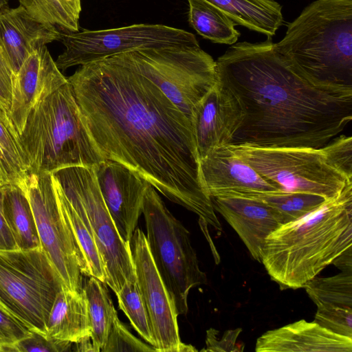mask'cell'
<instances>
[{
  "label": "cell",
  "mask_w": 352,
  "mask_h": 352,
  "mask_svg": "<svg viewBox=\"0 0 352 352\" xmlns=\"http://www.w3.org/2000/svg\"><path fill=\"white\" fill-rule=\"evenodd\" d=\"M67 80L104 160L125 165L221 232L201 178L192 124L154 83L118 55L81 65Z\"/></svg>",
  "instance_id": "1"
},
{
  "label": "cell",
  "mask_w": 352,
  "mask_h": 352,
  "mask_svg": "<svg viewBox=\"0 0 352 352\" xmlns=\"http://www.w3.org/2000/svg\"><path fill=\"white\" fill-rule=\"evenodd\" d=\"M216 63L218 83L241 115L230 144L320 148L352 120V88L311 82L278 52L271 37L232 44Z\"/></svg>",
  "instance_id": "2"
},
{
  "label": "cell",
  "mask_w": 352,
  "mask_h": 352,
  "mask_svg": "<svg viewBox=\"0 0 352 352\" xmlns=\"http://www.w3.org/2000/svg\"><path fill=\"white\" fill-rule=\"evenodd\" d=\"M352 246V182L336 198L265 239L262 263L281 289H298Z\"/></svg>",
  "instance_id": "3"
},
{
  "label": "cell",
  "mask_w": 352,
  "mask_h": 352,
  "mask_svg": "<svg viewBox=\"0 0 352 352\" xmlns=\"http://www.w3.org/2000/svg\"><path fill=\"white\" fill-rule=\"evenodd\" d=\"M274 46L311 82L352 88V0L314 1Z\"/></svg>",
  "instance_id": "4"
},
{
  "label": "cell",
  "mask_w": 352,
  "mask_h": 352,
  "mask_svg": "<svg viewBox=\"0 0 352 352\" xmlns=\"http://www.w3.org/2000/svg\"><path fill=\"white\" fill-rule=\"evenodd\" d=\"M18 137L28 173L94 167L104 160L82 120L69 81L34 107Z\"/></svg>",
  "instance_id": "5"
},
{
  "label": "cell",
  "mask_w": 352,
  "mask_h": 352,
  "mask_svg": "<svg viewBox=\"0 0 352 352\" xmlns=\"http://www.w3.org/2000/svg\"><path fill=\"white\" fill-rule=\"evenodd\" d=\"M142 213L148 249L157 270L177 314L186 315L190 289L207 283L190 232L169 211L151 184L145 192Z\"/></svg>",
  "instance_id": "6"
},
{
  "label": "cell",
  "mask_w": 352,
  "mask_h": 352,
  "mask_svg": "<svg viewBox=\"0 0 352 352\" xmlns=\"http://www.w3.org/2000/svg\"><path fill=\"white\" fill-rule=\"evenodd\" d=\"M154 83L191 121L217 83V63L199 45L148 48L118 55Z\"/></svg>",
  "instance_id": "7"
},
{
  "label": "cell",
  "mask_w": 352,
  "mask_h": 352,
  "mask_svg": "<svg viewBox=\"0 0 352 352\" xmlns=\"http://www.w3.org/2000/svg\"><path fill=\"white\" fill-rule=\"evenodd\" d=\"M61 283L42 248L0 250V303L47 338L50 312Z\"/></svg>",
  "instance_id": "8"
},
{
  "label": "cell",
  "mask_w": 352,
  "mask_h": 352,
  "mask_svg": "<svg viewBox=\"0 0 352 352\" xmlns=\"http://www.w3.org/2000/svg\"><path fill=\"white\" fill-rule=\"evenodd\" d=\"M268 181L285 190L337 197L352 179L329 162L323 147L264 148L247 144L225 146Z\"/></svg>",
  "instance_id": "9"
},
{
  "label": "cell",
  "mask_w": 352,
  "mask_h": 352,
  "mask_svg": "<svg viewBox=\"0 0 352 352\" xmlns=\"http://www.w3.org/2000/svg\"><path fill=\"white\" fill-rule=\"evenodd\" d=\"M60 32L59 41L65 50L55 63L60 71L129 52L199 45L192 33L161 24L142 23L107 30Z\"/></svg>",
  "instance_id": "10"
},
{
  "label": "cell",
  "mask_w": 352,
  "mask_h": 352,
  "mask_svg": "<svg viewBox=\"0 0 352 352\" xmlns=\"http://www.w3.org/2000/svg\"><path fill=\"white\" fill-rule=\"evenodd\" d=\"M52 175L77 195L85 210L102 258L105 283L117 293L125 282L136 280L130 244L120 236L100 193L93 167L70 166Z\"/></svg>",
  "instance_id": "11"
},
{
  "label": "cell",
  "mask_w": 352,
  "mask_h": 352,
  "mask_svg": "<svg viewBox=\"0 0 352 352\" xmlns=\"http://www.w3.org/2000/svg\"><path fill=\"white\" fill-rule=\"evenodd\" d=\"M19 186L28 199L41 248L62 287L74 292H82V274L77 250L58 206L52 173H28Z\"/></svg>",
  "instance_id": "12"
},
{
  "label": "cell",
  "mask_w": 352,
  "mask_h": 352,
  "mask_svg": "<svg viewBox=\"0 0 352 352\" xmlns=\"http://www.w3.org/2000/svg\"><path fill=\"white\" fill-rule=\"evenodd\" d=\"M130 248L136 280L144 300L157 352H183L175 305L151 255L146 235L135 228Z\"/></svg>",
  "instance_id": "13"
},
{
  "label": "cell",
  "mask_w": 352,
  "mask_h": 352,
  "mask_svg": "<svg viewBox=\"0 0 352 352\" xmlns=\"http://www.w3.org/2000/svg\"><path fill=\"white\" fill-rule=\"evenodd\" d=\"M105 205L122 239L128 244L142 214L150 184L125 165L104 160L93 167Z\"/></svg>",
  "instance_id": "14"
},
{
  "label": "cell",
  "mask_w": 352,
  "mask_h": 352,
  "mask_svg": "<svg viewBox=\"0 0 352 352\" xmlns=\"http://www.w3.org/2000/svg\"><path fill=\"white\" fill-rule=\"evenodd\" d=\"M67 81L46 45L29 54L12 77L9 119L18 135L34 107Z\"/></svg>",
  "instance_id": "15"
},
{
  "label": "cell",
  "mask_w": 352,
  "mask_h": 352,
  "mask_svg": "<svg viewBox=\"0 0 352 352\" xmlns=\"http://www.w3.org/2000/svg\"><path fill=\"white\" fill-rule=\"evenodd\" d=\"M199 172L211 199L226 196L257 197L283 190L226 146L216 148L199 160Z\"/></svg>",
  "instance_id": "16"
},
{
  "label": "cell",
  "mask_w": 352,
  "mask_h": 352,
  "mask_svg": "<svg viewBox=\"0 0 352 352\" xmlns=\"http://www.w3.org/2000/svg\"><path fill=\"white\" fill-rule=\"evenodd\" d=\"M219 212L242 240L252 258L261 262L266 238L280 226L278 212L259 197L226 196L212 198Z\"/></svg>",
  "instance_id": "17"
},
{
  "label": "cell",
  "mask_w": 352,
  "mask_h": 352,
  "mask_svg": "<svg viewBox=\"0 0 352 352\" xmlns=\"http://www.w3.org/2000/svg\"><path fill=\"white\" fill-rule=\"evenodd\" d=\"M240 120L234 100L217 81L199 102L192 118L199 160L216 148L230 144Z\"/></svg>",
  "instance_id": "18"
},
{
  "label": "cell",
  "mask_w": 352,
  "mask_h": 352,
  "mask_svg": "<svg viewBox=\"0 0 352 352\" xmlns=\"http://www.w3.org/2000/svg\"><path fill=\"white\" fill-rule=\"evenodd\" d=\"M257 352H351L352 338L316 323L300 320L264 333L256 340Z\"/></svg>",
  "instance_id": "19"
},
{
  "label": "cell",
  "mask_w": 352,
  "mask_h": 352,
  "mask_svg": "<svg viewBox=\"0 0 352 352\" xmlns=\"http://www.w3.org/2000/svg\"><path fill=\"white\" fill-rule=\"evenodd\" d=\"M60 36L57 28L36 20L20 5L0 12V38L14 73L30 54Z\"/></svg>",
  "instance_id": "20"
},
{
  "label": "cell",
  "mask_w": 352,
  "mask_h": 352,
  "mask_svg": "<svg viewBox=\"0 0 352 352\" xmlns=\"http://www.w3.org/2000/svg\"><path fill=\"white\" fill-rule=\"evenodd\" d=\"M52 180L58 206L76 245L82 274L105 283L104 265L82 202L69 186L58 182L53 175Z\"/></svg>",
  "instance_id": "21"
},
{
  "label": "cell",
  "mask_w": 352,
  "mask_h": 352,
  "mask_svg": "<svg viewBox=\"0 0 352 352\" xmlns=\"http://www.w3.org/2000/svg\"><path fill=\"white\" fill-rule=\"evenodd\" d=\"M87 302L82 290L61 287L52 306L46 326L47 338L77 343L90 338Z\"/></svg>",
  "instance_id": "22"
},
{
  "label": "cell",
  "mask_w": 352,
  "mask_h": 352,
  "mask_svg": "<svg viewBox=\"0 0 352 352\" xmlns=\"http://www.w3.org/2000/svg\"><path fill=\"white\" fill-rule=\"evenodd\" d=\"M236 24L272 37L283 24L282 6L275 0H206Z\"/></svg>",
  "instance_id": "23"
},
{
  "label": "cell",
  "mask_w": 352,
  "mask_h": 352,
  "mask_svg": "<svg viewBox=\"0 0 352 352\" xmlns=\"http://www.w3.org/2000/svg\"><path fill=\"white\" fill-rule=\"evenodd\" d=\"M1 200L4 219L17 248H41L33 212L23 190L17 185L2 186Z\"/></svg>",
  "instance_id": "24"
},
{
  "label": "cell",
  "mask_w": 352,
  "mask_h": 352,
  "mask_svg": "<svg viewBox=\"0 0 352 352\" xmlns=\"http://www.w3.org/2000/svg\"><path fill=\"white\" fill-rule=\"evenodd\" d=\"M106 283L89 276L82 286L90 324V338L96 352L104 347L115 319L118 317Z\"/></svg>",
  "instance_id": "25"
},
{
  "label": "cell",
  "mask_w": 352,
  "mask_h": 352,
  "mask_svg": "<svg viewBox=\"0 0 352 352\" xmlns=\"http://www.w3.org/2000/svg\"><path fill=\"white\" fill-rule=\"evenodd\" d=\"M190 25L205 39L213 43L232 45L240 32L236 23L219 8L206 0H187Z\"/></svg>",
  "instance_id": "26"
},
{
  "label": "cell",
  "mask_w": 352,
  "mask_h": 352,
  "mask_svg": "<svg viewBox=\"0 0 352 352\" xmlns=\"http://www.w3.org/2000/svg\"><path fill=\"white\" fill-rule=\"evenodd\" d=\"M304 288L317 309H352L351 272H342L325 278L316 276Z\"/></svg>",
  "instance_id": "27"
},
{
  "label": "cell",
  "mask_w": 352,
  "mask_h": 352,
  "mask_svg": "<svg viewBox=\"0 0 352 352\" xmlns=\"http://www.w3.org/2000/svg\"><path fill=\"white\" fill-rule=\"evenodd\" d=\"M280 214L283 224L299 219L315 210L327 200L322 196L281 190L259 197Z\"/></svg>",
  "instance_id": "28"
},
{
  "label": "cell",
  "mask_w": 352,
  "mask_h": 352,
  "mask_svg": "<svg viewBox=\"0 0 352 352\" xmlns=\"http://www.w3.org/2000/svg\"><path fill=\"white\" fill-rule=\"evenodd\" d=\"M116 295L120 309L126 316L133 329L154 348L155 341L148 312L137 280L125 282Z\"/></svg>",
  "instance_id": "29"
},
{
  "label": "cell",
  "mask_w": 352,
  "mask_h": 352,
  "mask_svg": "<svg viewBox=\"0 0 352 352\" xmlns=\"http://www.w3.org/2000/svg\"><path fill=\"white\" fill-rule=\"evenodd\" d=\"M32 17L45 24L55 26L60 31H79V20L70 14L60 0H19Z\"/></svg>",
  "instance_id": "30"
},
{
  "label": "cell",
  "mask_w": 352,
  "mask_h": 352,
  "mask_svg": "<svg viewBox=\"0 0 352 352\" xmlns=\"http://www.w3.org/2000/svg\"><path fill=\"white\" fill-rule=\"evenodd\" d=\"M102 352L155 351L148 343L146 344L133 336L126 326L117 317L110 329Z\"/></svg>",
  "instance_id": "31"
},
{
  "label": "cell",
  "mask_w": 352,
  "mask_h": 352,
  "mask_svg": "<svg viewBox=\"0 0 352 352\" xmlns=\"http://www.w3.org/2000/svg\"><path fill=\"white\" fill-rule=\"evenodd\" d=\"M31 331L0 303V351H13L14 345L30 336Z\"/></svg>",
  "instance_id": "32"
},
{
  "label": "cell",
  "mask_w": 352,
  "mask_h": 352,
  "mask_svg": "<svg viewBox=\"0 0 352 352\" xmlns=\"http://www.w3.org/2000/svg\"><path fill=\"white\" fill-rule=\"evenodd\" d=\"M331 164L349 179H352V139L339 135L322 146Z\"/></svg>",
  "instance_id": "33"
},
{
  "label": "cell",
  "mask_w": 352,
  "mask_h": 352,
  "mask_svg": "<svg viewBox=\"0 0 352 352\" xmlns=\"http://www.w3.org/2000/svg\"><path fill=\"white\" fill-rule=\"evenodd\" d=\"M314 321L336 333L352 338V309H317Z\"/></svg>",
  "instance_id": "34"
},
{
  "label": "cell",
  "mask_w": 352,
  "mask_h": 352,
  "mask_svg": "<svg viewBox=\"0 0 352 352\" xmlns=\"http://www.w3.org/2000/svg\"><path fill=\"white\" fill-rule=\"evenodd\" d=\"M72 344L33 332L30 336L16 343L13 351H68L71 350Z\"/></svg>",
  "instance_id": "35"
},
{
  "label": "cell",
  "mask_w": 352,
  "mask_h": 352,
  "mask_svg": "<svg viewBox=\"0 0 352 352\" xmlns=\"http://www.w3.org/2000/svg\"><path fill=\"white\" fill-rule=\"evenodd\" d=\"M14 74L0 38V112L4 113L8 118Z\"/></svg>",
  "instance_id": "36"
},
{
  "label": "cell",
  "mask_w": 352,
  "mask_h": 352,
  "mask_svg": "<svg viewBox=\"0 0 352 352\" xmlns=\"http://www.w3.org/2000/svg\"><path fill=\"white\" fill-rule=\"evenodd\" d=\"M241 328L234 330H228L224 332L221 338L217 336V331L210 329L206 333V348L204 351H239L238 347L243 349V346H238L236 344V339L241 332Z\"/></svg>",
  "instance_id": "37"
},
{
  "label": "cell",
  "mask_w": 352,
  "mask_h": 352,
  "mask_svg": "<svg viewBox=\"0 0 352 352\" xmlns=\"http://www.w3.org/2000/svg\"><path fill=\"white\" fill-rule=\"evenodd\" d=\"M0 187V250L18 249L13 235L4 219L1 200Z\"/></svg>",
  "instance_id": "38"
},
{
  "label": "cell",
  "mask_w": 352,
  "mask_h": 352,
  "mask_svg": "<svg viewBox=\"0 0 352 352\" xmlns=\"http://www.w3.org/2000/svg\"><path fill=\"white\" fill-rule=\"evenodd\" d=\"M66 10L79 20L81 12V0H60Z\"/></svg>",
  "instance_id": "39"
},
{
  "label": "cell",
  "mask_w": 352,
  "mask_h": 352,
  "mask_svg": "<svg viewBox=\"0 0 352 352\" xmlns=\"http://www.w3.org/2000/svg\"><path fill=\"white\" fill-rule=\"evenodd\" d=\"M75 344L76 345V351H96L92 344L91 338H85Z\"/></svg>",
  "instance_id": "40"
},
{
  "label": "cell",
  "mask_w": 352,
  "mask_h": 352,
  "mask_svg": "<svg viewBox=\"0 0 352 352\" xmlns=\"http://www.w3.org/2000/svg\"><path fill=\"white\" fill-rule=\"evenodd\" d=\"M0 170L3 175L6 185L8 184V166L3 155V153L0 148Z\"/></svg>",
  "instance_id": "41"
},
{
  "label": "cell",
  "mask_w": 352,
  "mask_h": 352,
  "mask_svg": "<svg viewBox=\"0 0 352 352\" xmlns=\"http://www.w3.org/2000/svg\"><path fill=\"white\" fill-rule=\"evenodd\" d=\"M9 0H0V12L8 7Z\"/></svg>",
  "instance_id": "42"
},
{
  "label": "cell",
  "mask_w": 352,
  "mask_h": 352,
  "mask_svg": "<svg viewBox=\"0 0 352 352\" xmlns=\"http://www.w3.org/2000/svg\"><path fill=\"white\" fill-rule=\"evenodd\" d=\"M4 185H6V183H5L3 175L0 170V187L2 186H4Z\"/></svg>",
  "instance_id": "43"
}]
</instances>
